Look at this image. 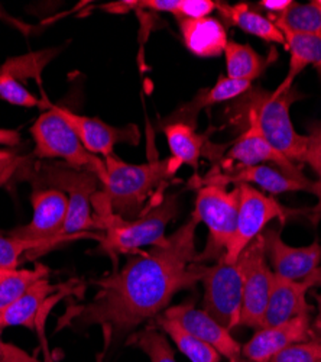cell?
Listing matches in <instances>:
<instances>
[{
  "label": "cell",
  "mask_w": 321,
  "mask_h": 362,
  "mask_svg": "<svg viewBox=\"0 0 321 362\" xmlns=\"http://www.w3.org/2000/svg\"><path fill=\"white\" fill-rule=\"evenodd\" d=\"M307 280L310 281V283H313L311 286L314 287V286H321V265L314 271L313 274H310L308 277H307Z\"/></svg>",
  "instance_id": "cell-41"
},
{
  "label": "cell",
  "mask_w": 321,
  "mask_h": 362,
  "mask_svg": "<svg viewBox=\"0 0 321 362\" xmlns=\"http://www.w3.org/2000/svg\"><path fill=\"white\" fill-rule=\"evenodd\" d=\"M265 255L277 276L301 281L321 265V245L314 240L307 247H291L281 238V229L269 228L262 232Z\"/></svg>",
  "instance_id": "cell-13"
},
{
  "label": "cell",
  "mask_w": 321,
  "mask_h": 362,
  "mask_svg": "<svg viewBox=\"0 0 321 362\" xmlns=\"http://www.w3.org/2000/svg\"><path fill=\"white\" fill-rule=\"evenodd\" d=\"M56 109L75 131L84 148L97 157L103 156V158H106L113 156L114 146L121 142L129 145H138L139 142V131L135 125L118 128L97 117L78 115L67 107L56 106Z\"/></svg>",
  "instance_id": "cell-16"
},
{
  "label": "cell",
  "mask_w": 321,
  "mask_h": 362,
  "mask_svg": "<svg viewBox=\"0 0 321 362\" xmlns=\"http://www.w3.org/2000/svg\"><path fill=\"white\" fill-rule=\"evenodd\" d=\"M58 54V49H41L37 52H29L20 57L8 58L0 66V74H8L13 78L26 80L34 78L41 84V73L48 66L51 59Z\"/></svg>",
  "instance_id": "cell-29"
},
{
  "label": "cell",
  "mask_w": 321,
  "mask_h": 362,
  "mask_svg": "<svg viewBox=\"0 0 321 362\" xmlns=\"http://www.w3.org/2000/svg\"><path fill=\"white\" fill-rule=\"evenodd\" d=\"M161 315L178 322L190 334L209 344L230 362H246L242 356V345L231 337L230 330L220 325L207 312L195 309L193 303L169 306Z\"/></svg>",
  "instance_id": "cell-14"
},
{
  "label": "cell",
  "mask_w": 321,
  "mask_h": 362,
  "mask_svg": "<svg viewBox=\"0 0 321 362\" xmlns=\"http://www.w3.org/2000/svg\"><path fill=\"white\" fill-rule=\"evenodd\" d=\"M252 86L253 83L250 81L220 76L213 87L200 90L191 102L186 103L174 115H171V120H168V122H186L195 127V119L204 107H210L222 102L235 100L245 95Z\"/></svg>",
  "instance_id": "cell-21"
},
{
  "label": "cell",
  "mask_w": 321,
  "mask_h": 362,
  "mask_svg": "<svg viewBox=\"0 0 321 362\" xmlns=\"http://www.w3.org/2000/svg\"><path fill=\"white\" fill-rule=\"evenodd\" d=\"M34 216L25 226H19L11 232V236L49 240L63 235L68 216V197L64 192L55 189H35L31 196Z\"/></svg>",
  "instance_id": "cell-15"
},
{
  "label": "cell",
  "mask_w": 321,
  "mask_h": 362,
  "mask_svg": "<svg viewBox=\"0 0 321 362\" xmlns=\"http://www.w3.org/2000/svg\"><path fill=\"white\" fill-rule=\"evenodd\" d=\"M303 95L293 86L277 96L259 86H252L245 95L227 106L229 124L242 127V132L253 129L269 145L293 163H304L307 136L297 134L291 120V106Z\"/></svg>",
  "instance_id": "cell-2"
},
{
  "label": "cell",
  "mask_w": 321,
  "mask_h": 362,
  "mask_svg": "<svg viewBox=\"0 0 321 362\" xmlns=\"http://www.w3.org/2000/svg\"><path fill=\"white\" fill-rule=\"evenodd\" d=\"M155 322L157 326L177 345L178 351L191 362H220L222 355L214 348L190 334L178 322L168 319L164 315L155 317Z\"/></svg>",
  "instance_id": "cell-25"
},
{
  "label": "cell",
  "mask_w": 321,
  "mask_h": 362,
  "mask_svg": "<svg viewBox=\"0 0 321 362\" xmlns=\"http://www.w3.org/2000/svg\"><path fill=\"white\" fill-rule=\"evenodd\" d=\"M164 132L171 151L169 163L177 174V171L186 164L198 168L202 149L209 142V134L195 132V127L186 122H168L164 125Z\"/></svg>",
  "instance_id": "cell-22"
},
{
  "label": "cell",
  "mask_w": 321,
  "mask_h": 362,
  "mask_svg": "<svg viewBox=\"0 0 321 362\" xmlns=\"http://www.w3.org/2000/svg\"><path fill=\"white\" fill-rule=\"evenodd\" d=\"M269 362H321V342L313 339L294 344L277 354Z\"/></svg>",
  "instance_id": "cell-32"
},
{
  "label": "cell",
  "mask_w": 321,
  "mask_h": 362,
  "mask_svg": "<svg viewBox=\"0 0 321 362\" xmlns=\"http://www.w3.org/2000/svg\"><path fill=\"white\" fill-rule=\"evenodd\" d=\"M268 164L277 165L284 174H286L288 177L294 180H300V181L310 180L303 173L301 167H297L296 163L282 156L279 151H277L272 145H269L253 129H246L239 135V138L233 142L230 149L224 154L220 168H216V170L227 173V171L239 170V168L268 165Z\"/></svg>",
  "instance_id": "cell-12"
},
{
  "label": "cell",
  "mask_w": 321,
  "mask_h": 362,
  "mask_svg": "<svg viewBox=\"0 0 321 362\" xmlns=\"http://www.w3.org/2000/svg\"><path fill=\"white\" fill-rule=\"evenodd\" d=\"M293 4V0H262V2H259V6L269 13L271 19H275L284 15Z\"/></svg>",
  "instance_id": "cell-37"
},
{
  "label": "cell",
  "mask_w": 321,
  "mask_h": 362,
  "mask_svg": "<svg viewBox=\"0 0 321 362\" xmlns=\"http://www.w3.org/2000/svg\"><path fill=\"white\" fill-rule=\"evenodd\" d=\"M193 186L198 189L200 186L207 185H216V186H224L229 185H250L256 187L258 190H264V193L271 194H282V193H291V192H307L317 197L318 203L317 206L310 209V219L317 223L321 219V181H313V180H294L284 174L278 167L271 165H255V167H246L233 171H217L213 170L210 174H207L204 178H194Z\"/></svg>",
  "instance_id": "cell-10"
},
{
  "label": "cell",
  "mask_w": 321,
  "mask_h": 362,
  "mask_svg": "<svg viewBox=\"0 0 321 362\" xmlns=\"http://www.w3.org/2000/svg\"><path fill=\"white\" fill-rule=\"evenodd\" d=\"M49 268L37 264L34 269L0 268V310L6 309L22 297L38 280L47 279Z\"/></svg>",
  "instance_id": "cell-27"
},
{
  "label": "cell",
  "mask_w": 321,
  "mask_h": 362,
  "mask_svg": "<svg viewBox=\"0 0 321 362\" xmlns=\"http://www.w3.org/2000/svg\"><path fill=\"white\" fill-rule=\"evenodd\" d=\"M63 287V284H51L48 279L38 280L22 297L6 309L0 310V329L9 326H25L35 329V319L44 301Z\"/></svg>",
  "instance_id": "cell-24"
},
{
  "label": "cell",
  "mask_w": 321,
  "mask_h": 362,
  "mask_svg": "<svg viewBox=\"0 0 321 362\" xmlns=\"http://www.w3.org/2000/svg\"><path fill=\"white\" fill-rule=\"evenodd\" d=\"M198 223L191 215L168 236L165 245L139 251L122 269L93 280L96 296L85 305H70L58 322V330L66 326H100L106 352L133 334L138 326L164 313L175 294L201 283L206 264L198 262Z\"/></svg>",
  "instance_id": "cell-1"
},
{
  "label": "cell",
  "mask_w": 321,
  "mask_h": 362,
  "mask_svg": "<svg viewBox=\"0 0 321 362\" xmlns=\"http://www.w3.org/2000/svg\"><path fill=\"white\" fill-rule=\"evenodd\" d=\"M19 142H20V135L18 131L0 128V145L16 146Z\"/></svg>",
  "instance_id": "cell-40"
},
{
  "label": "cell",
  "mask_w": 321,
  "mask_h": 362,
  "mask_svg": "<svg viewBox=\"0 0 321 362\" xmlns=\"http://www.w3.org/2000/svg\"><path fill=\"white\" fill-rule=\"evenodd\" d=\"M126 345L143 351L151 362H177L165 335L154 326H147L139 332L135 330L126 338Z\"/></svg>",
  "instance_id": "cell-30"
},
{
  "label": "cell",
  "mask_w": 321,
  "mask_h": 362,
  "mask_svg": "<svg viewBox=\"0 0 321 362\" xmlns=\"http://www.w3.org/2000/svg\"><path fill=\"white\" fill-rule=\"evenodd\" d=\"M307 341H313L311 315L256 330L255 335L242 346V356L249 362H269L285 348Z\"/></svg>",
  "instance_id": "cell-17"
},
{
  "label": "cell",
  "mask_w": 321,
  "mask_h": 362,
  "mask_svg": "<svg viewBox=\"0 0 321 362\" xmlns=\"http://www.w3.org/2000/svg\"><path fill=\"white\" fill-rule=\"evenodd\" d=\"M95 232H99L97 252L111 259L113 271L119 269V257L136 254L145 247H161L168 243L166 226L178 215V196H166L155 209L138 219L116 215L107 197L99 190L93 199Z\"/></svg>",
  "instance_id": "cell-3"
},
{
  "label": "cell",
  "mask_w": 321,
  "mask_h": 362,
  "mask_svg": "<svg viewBox=\"0 0 321 362\" xmlns=\"http://www.w3.org/2000/svg\"><path fill=\"white\" fill-rule=\"evenodd\" d=\"M216 11V2L213 0H180L177 9V19H202Z\"/></svg>",
  "instance_id": "cell-34"
},
{
  "label": "cell",
  "mask_w": 321,
  "mask_h": 362,
  "mask_svg": "<svg viewBox=\"0 0 321 362\" xmlns=\"http://www.w3.org/2000/svg\"><path fill=\"white\" fill-rule=\"evenodd\" d=\"M35 189L61 190L68 197V216L63 235H84L95 232L93 196L102 183L92 171L75 170L66 164H42L35 174H28Z\"/></svg>",
  "instance_id": "cell-5"
},
{
  "label": "cell",
  "mask_w": 321,
  "mask_h": 362,
  "mask_svg": "<svg viewBox=\"0 0 321 362\" xmlns=\"http://www.w3.org/2000/svg\"><path fill=\"white\" fill-rule=\"evenodd\" d=\"M241 257L245 264V284L239 327L245 326L259 330L264 326V316L274 280V271L265 255L262 233L252 240Z\"/></svg>",
  "instance_id": "cell-11"
},
{
  "label": "cell",
  "mask_w": 321,
  "mask_h": 362,
  "mask_svg": "<svg viewBox=\"0 0 321 362\" xmlns=\"http://www.w3.org/2000/svg\"><path fill=\"white\" fill-rule=\"evenodd\" d=\"M193 215L209 229L206 247L198 252V262H219L223 259L230 240L235 235L239 210V186L227 190L224 186H200Z\"/></svg>",
  "instance_id": "cell-7"
},
{
  "label": "cell",
  "mask_w": 321,
  "mask_h": 362,
  "mask_svg": "<svg viewBox=\"0 0 321 362\" xmlns=\"http://www.w3.org/2000/svg\"><path fill=\"white\" fill-rule=\"evenodd\" d=\"M311 284L307 280L294 281L274 273L268 306L264 316V326H277L291 319L311 315L313 308L307 303V291Z\"/></svg>",
  "instance_id": "cell-18"
},
{
  "label": "cell",
  "mask_w": 321,
  "mask_h": 362,
  "mask_svg": "<svg viewBox=\"0 0 321 362\" xmlns=\"http://www.w3.org/2000/svg\"><path fill=\"white\" fill-rule=\"evenodd\" d=\"M0 99L22 107H35L42 105L20 81L8 74H0Z\"/></svg>",
  "instance_id": "cell-31"
},
{
  "label": "cell",
  "mask_w": 321,
  "mask_h": 362,
  "mask_svg": "<svg viewBox=\"0 0 321 362\" xmlns=\"http://www.w3.org/2000/svg\"><path fill=\"white\" fill-rule=\"evenodd\" d=\"M271 21L281 31L321 35V0L308 4L294 2L284 15Z\"/></svg>",
  "instance_id": "cell-28"
},
{
  "label": "cell",
  "mask_w": 321,
  "mask_h": 362,
  "mask_svg": "<svg viewBox=\"0 0 321 362\" xmlns=\"http://www.w3.org/2000/svg\"><path fill=\"white\" fill-rule=\"evenodd\" d=\"M314 298L317 301V316L311 322V338L321 342V294L314 293Z\"/></svg>",
  "instance_id": "cell-39"
},
{
  "label": "cell",
  "mask_w": 321,
  "mask_h": 362,
  "mask_svg": "<svg viewBox=\"0 0 321 362\" xmlns=\"http://www.w3.org/2000/svg\"><path fill=\"white\" fill-rule=\"evenodd\" d=\"M186 48L200 58H214L224 54L229 42L226 26L217 18L178 19Z\"/></svg>",
  "instance_id": "cell-19"
},
{
  "label": "cell",
  "mask_w": 321,
  "mask_h": 362,
  "mask_svg": "<svg viewBox=\"0 0 321 362\" xmlns=\"http://www.w3.org/2000/svg\"><path fill=\"white\" fill-rule=\"evenodd\" d=\"M26 167V158L20 157L12 151L0 149V186L5 185L6 181L11 180V177L19 171L25 170Z\"/></svg>",
  "instance_id": "cell-35"
},
{
  "label": "cell",
  "mask_w": 321,
  "mask_h": 362,
  "mask_svg": "<svg viewBox=\"0 0 321 362\" xmlns=\"http://www.w3.org/2000/svg\"><path fill=\"white\" fill-rule=\"evenodd\" d=\"M227 77L253 83L269 64V59L259 55L250 45L229 41L224 49Z\"/></svg>",
  "instance_id": "cell-26"
},
{
  "label": "cell",
  "mask_w": 321,
  "mask_h": 362,
  "mask_svg": "<svg viewBox=\"0 0 321 362\" xmlns=\"http://www.w3.org/2000/svg\"><path fill=\"white\" fill-rule=\"evenodd\" d=\"M96 362H104V352H99L96 355Z\"/></svg>",
  "instance_id": "cell-42"
},
{
  "label": "cell",
  "mask_w": 321,
  "mask_h": 362,
  "mask_svg": "<svg viewBox=\"0 0 321 362\" xmlns=\"http://www.w3.org/2000/svg\"><path fill=\"white\" fill-rule=\"evenodd\" d=\"M246 362H249V361H246Z\"/></svg>",
  "instance_id": "cell-43"
},
{
  "label": "cell",
  "mask_w": 321,
  "mask_h": 362,
  "mask_svg": "<svg viewBox=\"0 0 321 362\" xmlns=\"http://www.w3.org/2000/svg\"><path fill=\"white\" fill-rule=\"evenodd\" d=\"M45 326H47V325H38V326H35V332H37L38 339H40V346H41V351H42V355H44V361H42V362H55L54 355H52V352H51V349H49V345H48Z\"/></svg>",
  "instance_id": "cell-38"
},
{
  "label": "cell",
  "mask_w": 321,
  "mask_h": 362,
  "mask_svg": "<svg viewBox=\"0 0 321 362\" xmlns=\"http://www.w3.org/2000/svg\"><path fill=\"white\" fill-rule=\"evenodd\" d=\"M236 186H239L238 225L222 259L229 264L236 262L246 247L264 232L274 219L279 221L282 228L291 216L307 212V210L285 207L272 196L265 194L250 185Z\"/></svg>",
  "instance_id": "cell-8"
},
{
  "label": "cell",
  "mask_w": 321,
  "mask_h": 362,
  "mask_svg": "<svg viewBox=\"0 0 321 362\" xmlns=\"http://www.w3.org/2000/svg\"><path fill=\"white\" fill-rule=\"evenodd\" d=\"M104 164L106 178L100 190L113 212L123 219H138L151 212L175 181L169 158L152 157L145 164H129L113 154L104 158Z\"/></svg>",
  "instance_id": "cell-4"
},
{
  "label": "cell",
  "mask_w": 321,
  "mask_h": 362,
  "mask_svg": "<svg viewBox=\"0 0 321 362\" xmlns=\"http://www.w3.org/2000/svg\"><path fill=\"white\" fill-rule=\"evenodd\" d=\"M216 9L219 11L220 21L224 26H236L242 29L243 33L262 41L286 47L285 37L274 21L252 9L249 4L241 2L236 5H229L224 2H216Z\"/></svg>",
  "instance_id": "cell-20"
},
{
  "label": "cell",
  "mask_w": 321,
  "mask_h": 362,
  "mask_svg": "<svg viewBox=\"0 0 321 362\" xmlns=\"http://www.w3.org/2000/svg\"><path fill=\"white\" fill-rule=\"evenodd\" d=\"M201 283L204 286L202 310L229 330L239 327L245 284L242 257L231 264L220 259L213 265H204Z\"/></svg>",
  "instance_id": "cell-9"
},
{
  "label": "cell",
  "mask_w": 321,
  "mask_h": 362,
  "mask_svg": "<svg viewBox=\"0 0 321 362\" xmlns=\"http://www.w3.org/2000/svg\"><path fill=\"white\" fill-rule=\"evenodd\" d=\"M31 135L35 141L34 156L37 158L61 160L63 164L71 168L92 171L99 177L100 183L104 181V160L84 148L78 135L56 106H51L35 120Z\"/></svg>",
  "instance_id": "cell-6"
},
{
  "label": "cell",
  "mask_w": 321,
  "mask_h": 362,
  "mask_svg": "<svg viewBox=\"0 0 321 362\" xmlns=\"http://www.w3.org/2000/svg\"><path fill=\"white\" fill-rule=\"evenodd\" d=\"M307 153L304 163L311 165L321 181V120L307 125Z\"/></svg>",
  "instance_id": "cell-33"
},
{
  "label": "cell",
  "mask_w": 321,
  "mask_h": 362,
  "mask_svg": "<svg viewBox=\"0 0 321 362\" xmlns=\"http://www.w3.org/2000/svg\"><path fill=\"white\" fill-rule=\"evenodd\" d=\"M286 42V51H289V67L285 78L275 90L279 96L294 86L296 78L311 64H321V35L297 34L282 31Z\"/></svg>",
  "instance_id": "cell-23"
},
{
  "label": "cell",
  "mask_w": 321,
  "mask_h": 362,
  "mask_svg": "<svg viewBox=\"0 0 321 362\" xmlns=\"http://www.w3.org/2000/svg\"><path fill=\"white\" fill-rule=\"evenodd\" d=\"M0 362H41L37 356L28 354L19 346L5 342L2 339V329H0Z\"/></svg>",
  "instance_id": "cell-36"
}]
</instances>
